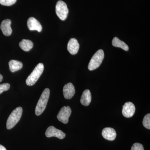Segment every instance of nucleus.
Here are the masks:
<instances>
[{
  "mask_svg": "<svg viewBox=\"0 0 150 150\" xmlns=\"http://www.w3.org/2000/svg\"><path fill=\"white\" fill-rule=\"evenodd\" d=\"M49 96L50 90L48 88L45 89L42 93L35 108V113L36 115H41L46 109Z\"/></svg>",
  "mask_w": 150,
  "mask_h": 150,
  "instance_id": "1",
  "label": "nucleus"
},
{
  "mask_svg": "<svg viewBox=\"0 0 150 150\" xmlns=\"http://www.w3.org/2000/svg\"><path fill=\"white\" fill-rule=\"evenodd\" d=\"M22 113V108L18 107L15 109L8 118L6 123L7 129L9 130L14 127L20 120Z\"/></svg>",
  "mask_w": 150,
  "mask_h": 150,
  "instance_id": "2",
  "label": "nucleus"
},
{
  "mask_svg": "<svg viewBox=\"0 0 150 150\" xmlns=\"http://www.w3.org/2000/svg\"><path fill=\"white\" fill-rule=\"evenodd\" d=\"M44 70V65L42 63H39L35 67L32 73L28 77L26 83L28 86H32L35 84L38 80Z\"/></svg>",
  "mask_w": 150,
  "mask_h": 150,
  "instance_id": "3",
  "label": "nucleus"
},
{
  "mask_svg": "<svg viewBox=\"0 0 150 150\" xmlns=\"http://www.w3.org/2000/svg\"><path fill=\"white\" fill-rule=\"evenodd\" d=\"M104 58V51L100 49L95 53L89 63L88 69L90 71L96 69L101 65Z\"/></svg>",
  "mask_w": 150,
  "mask_h": 150,
  "instance_id": "4",
  "label": "nucleus"
},
{
  "mask_svg": "<svg viewBox=\"0 0 150 150\" xmlns=\"http://www.w3.org/2000/svg\"><path fill=\"white\" fill-rule=\"evenodd\" d=\"M56 12L57 16L61 20H65L69 13L67 4L63 1H58L56 6Z\"/></svg>",
  "mask_w": 150,
  "mask_h": 150,
  "instance_id": "5",
  "label": "nucleus"
},
{
  "mask_svg": "<svg viewBox=\"0 0 150 150\" xmlns=\"http://www.w3.org/2000/svg\"><path fill=\"white\" fill-rule=\"evenodd\" d=\"M71 113V109L69 106H64L61 108L58 115L57 118L59 121L64 124L69 122V118Z\"/></svg>",
  "mask_w": 150,
  "mask_h": 150,
  "instance_id": "6",
  "label": "nucleus"
},
{
  "mask_svg": "<svg viewBox=\"0 0 150 150\" xmlns=\"http://www.w3.org/2000/svg\"><path fill=\"white\" fill-rule=\"evenodd\" d=\"M46 137L48 138L55 137L60 139H64L66 137V134L61 130L56 129L53 126H50L47 129L45 133Z\"/></svg>",
  "mask_w": 150,
  "mask_h": 150,
  "instance_id": "7",
  "label": "nucleus"
},
{
  "mask_svg": "<svg viewBox=\"0 0 150 150\" xmlns=\"http://www.w3.org/2000/svg\"><path fill=\"white\" fill-rule=\"evenodd\" d=\"M136 110V108L132 102H126L123 106L122 114L126 118H131L134 115Z\"/></svg>",
  "mask_w": 150,
  "mask_h": 150,
  "instance_id": "8",
  "label": "nucleus"
},
{
  "mask_svg": "<svg viewBox=\"0 0 150 150\" xmlns=\"http://www.w3.org/2000/svg\"><path fill=\"white\" fill-rule=\"evenodd\" d=\"M27 26L30 30H37L40 32L42 31V27L40 23L34 17H30L27 21Z\"/></svg>",
  "mask_w": 150,
  "mask_h": 150,
  "instance_id": "9",
  "label": "nucleus"
},
{
  "mask_svg": "<svg viewBox=\"0 0 150 150\" xmlns=\"http://www.w3.org/2000/svg\"><path fill=\"white\" fill-rule=\"evenodd\" d=\"M63 93L66 99H70L72 98L75 93L74 86L71 83H67L64 86Z\"/></svg>",
  "mask_w": 150,
  "mask_h": 150,
  "instance_id": "10",
  "label": "nucleus"
},
{
  "mask_svg": "<svg viewBox=\"0 0 150 150\" xmlns=\"http://www.w3.org/2000/svg\"><path fill=\"white\" fill-rule=\"evenodd\" d=\"M79 44L76 38H71L67 46V49L70 54L75 55L78 53L79 49Z\"/></svg>",
  "mask_w": 150,
  "mask_h": 150,
  "instance_id": "11",
  "label": "nucleus"
},
{
  "mask_svg": "<svg viewBox=\"0 0 150 150\" xmlns=\"http://www.w3.org/2000/svg\"><path fill=\"white\" fill-rule=\"evenodd\" d=\"M11 21L8 19L4 20L2 22L0 28L4 35L8 36L11 34L12 30L11 28Z\"/></svg>",
  "mask_w": 150,
  "mask_h": 150,
  "instance_id": "12",
  "label": "nucleus"
},
{
  "mask_svg": "<svg viewBox=\"0 0 150 150\" xmlns=\"http://www.w3.org/2000/svg\"><path fill=\"white\" fill-rule=\"evenodd\" d=\"M102 135L105 139L112 141L116 138V131L112 128H105L103 130Z\"/></svg>",
  "mask_w": 150,
  "mask_h": 150,
  "instance_id": "13",
  "label": "nucleus"
},
{
  "mask_svg": "<svg viewBox=\"0 0 150 150\" xmlns=\"http://www.w3.org/2000/svg\"><path fill=\"white\" fill-rule=\"evenodd\" d=\"M91 101V93L88 89L85 90L81 97V103L84 106H88Z\"/></svg>",
  "mask_w": 150,
  "mask_h": 150,
  "instance_id": "14",
  "label": "nucleus"
},
{
  "mask_svg": "<svg viewBox=\"0 0 150 150\" xmlns=\"http://www.w3.org/2000/svg\"><path fill=\"white\" fill-rule=\"evenodd\" d=\"M10 70L12 72H15L21 69L23 67V64L21 62L16 60H12L9 62Z\"/></svg>",
  "mask_w": 150,
  "mask_h": 150,
  "instance_id": "15",
  "label": "nucleus"
},
{
  "mask_svg": "<svg viewBox=\"0 0 150 150\" xmlns=\"http://www.w3.org/2000/svg\"><path fill=\"white\" fill-rule=\"evenodd\" d=\"M112 45L114 47L121 48L125 51H128L129 50L128 45L117 37H114L112 39Z\"/></svg>",
  "mask_w": 150,
  "mask_h": 150,
  "instance_id": "16",
  "label": "nucleus"
},
{
  "mask_svg": "<svg viewBox=\"0 0 150 150\" xmlns=\"http://www.w3.org/2000/svg\"><path fill=\"white\" fill-rule=\"evenodd\" d=\"M19 45L23 51H30L33 47V43L31 40L24 39L20 42Z\"/></svg>",
  "mask_w": 150,
  "mask_h": 150,
  "instance_id": "17",
  "label": "nucleus"
},
{
  "mask_svg": "<svg viewBox=\"0 0 150 150\" xmlns=\"http://www.w3.org/2000/svg\"><path fill=\"white\" fill-rule=\"evenodd\" d=\"M143 124L145 128L148 129H150V114L148 113L146 114L144 117L143 121Z\"/></svg>",
  "mask_w": 150,
  "mask_h": 150,
  "instance_id": "18",
  "label": "nucleus"
},
{
  "mask_svg": "<svg viewBox=\"0 0 150 150\" xmlns=\"http://www.w3.org/2000/svg\"><path fill=\"white\" fill-rule=\"evenodd\" d=\"M17 0H0V4L5 6H11L15 4Z\"/></svg>",
  "mask_w": 150,
  "mask_h": 150,
  "instance_id": "19",
  "label": "nucleus"
},
{
  "mask_svg": "<svg viewBox=\"0 0 150 150\" xmlns=\"http://www.w3.org/2000/svg\"><path fill=\"white\" fill-rule=\"evenodd\" d=\"M10 88V85L8 83H5L0 84V94L4 91L8 90Z\"/></svg>",
  "mask_w": 150,
  "mask_h": 150,
  "instance_id": "20",
  "label": "nucleus"
},
{
  "mask_svg": "<svg viewBox=\"0 0 150 150\" xmlns=\"http://www.w3.org/2000/svg\"><path fill=\"white\" fill-rule=\"evenodd\" d=\"M131 150H144V148L142 144L135 143L131 147Z\"/></svg>",
  "mask_w": 150,
  "mask_h": 150,
  "instance_id": "21",
  "label": "nucleus"
},
{
  "mask_svg": "<svg viewBox=\"0 0 150 150\" xmlns=\"http://www.w3.org/2000/svg\"><path fill=\"white\" fill-rule=\"evenodd\" d=\"M0 150H7L6 148L2 145L0 144Z\"/></svg>",
  "mask_w": 150,
  "mask_h": 150,
  "instance_id": "22",
  "label": "nucleus"
},
{
  "mask_svg": "<svg viewBox=\"0 0 150 150\" xmlns=\"http://www.w3.org/2000/svg\"><path fill=\"white\" fill-rule=\"evenodd\" d=\"M3 79V76L0 74V82L2 81Z\"/></svg>",
  "mask_w": 150,
  "mask_h": 150,
  "instance_id": "23",
  "label": "nucleus"
}]
</instances>
